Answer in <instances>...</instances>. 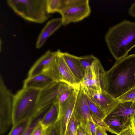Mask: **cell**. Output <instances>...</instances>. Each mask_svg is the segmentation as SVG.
<instances>
[{
	"label": "cell",
	"mask_w": 135,
	"mask_h": 135,
	"mask_svg": "<svg viewBox=\"0 0 135 135\" xmlns=\"http://www.w3.org/2000/svg\"><path fill=\"white\" fill-rule=\"evenodd\" d=\"M64 6L65 0H46V10L49 14L60 13Z\"/></svg>",
	"instance_id": "obj_23"
},
{
	"label": "cell",
	"mask_w": 135,
	"mask_h": 135,
	"mask_svg": "<svg viewBox=\"0 0 135 135\" xmlns=\"http://www.w3.org/2000/svg\"><path fill=\"white\" fill-rule=\"evenodd\" d=\"M62 25L61 18L52 19L47 22L41 30L36 41V47H41L47 38Z\"/></svg>",
	"instance_id": "obj_14"
},
{
	"label": "cell",
	"mask_w": 135,
	"mask_h": 135,
	"mask_svg": "<svg viewBox=\"0 0 135 135\" xmlns=\"http://www.w3.org/2000/svg\"><path fill=\"white\" fill-rule=\"evenodd\" d=\"M49 77L41 73L31 77H27L24 80L23 88H32L42 90L53 82Z\"/></svg>",
	"instance_id": "obj_16"
},
{
	"label": "cell",
	"mask_w": 135,
	"mask_h": 135,
	"mask_svg": "<svg viewBox=\"0 0 135 135\" xmlns=\"http://www.w3.org/2000/svg\"><path fill=\"white\" fill-rule=\"evenodd\" d=\"M62 52L60 51L56 58L61 82L65 83L74 88L80 86L65 61Z\"/></svg>",
	"instance_id": "obj_13"
},
{
	"label": "cell",
	"mask_w": 135,
	"mask_h": 135,
	"mask_svg": "<svg viewBox=\"0 0 135 135\" xmlns=\"http://www.w3.org/2000/svg\"><path fill=\"white\" fill-rule=\"evenodd\" d=\"M15 94L8 89L0 76V133H5L13 124Z\"/></svg>",
	"instance_id": "obj_5"
},
{
	"label": "cell",
	"mask_w": 135,
	"mask_h": 135,
	"mask_svg": "<svg viewBox=\"0 0 135 135\" xmlns=\"http://www.w3.org/2000/svg\"><path fill=\"white\" fill-rule=\"evenodd\" d=\"M73 88L63 82L54 81L41 90L38 98L37 112L57 103L59 98L62 93Z\"/></svg>",
	"instance_id": "obj_7"
},
{
	"label": "cell",
	"mask_w": 135,
	"mask_h": 135,
	"mask_svg": "<svg viewBox=\"0 0 135 135\" xmlns=\"http://www.w3.org/2000/svg\"><path fill=\"white\" fill-rule=\"evenodd\" d=\"M46 112L45 110H43L37 113L32 118L30 125L22 135H31L34 129L40 123Z\"/></svg>",
	"instance_id": "obj_24"
},
{
	"label": "cell",
	"mask_w": 135,
	"mask_h": 135,
	"mask_svg": "<svg viewBox=\"0 0 135 135\" xmlns=\"http://www.w3.org/2000/svg\"><path fill=\"white\" fill-rule=\"evenodd\" d=\"M117 135H134L130 124L124 128Z\"/></svg>",
	"instance_id": "obj_32"
},
{
	"label": "cell",
	"mask_w": 135,
	"mask_h": 135,
	"mask_svg": "<svg viewBox=\"0 0 135 135\" xmlns=\"http://www.w3.org/2000/svg\"><path fill=\"white\" fill-rule=\"evenodd\" d=\"M102 89L117 98L135 87V53L116 61L112 67L101 71Z\"/></svg>",
	"instance_id": "obj_1"
},
{
	"label": "cell",
	"mask_w": 135,
	"mask_h": 135,
	"mask_svg": "<svg viewBox=\"0 0 135 135\" xmlns=\"http://www.w3.org/2000/svg\"><path fill=\"white\" fill-rule=\"evenodd\" d=\"M130 125L133 134L135 135V113L132 117L131 120Z\"/></svg>",
	"instance_id": "obj_35"
},
{
	"label": "cell",
	"mask_w": 135,
	"mask_h": 135,
	"mask_svg": "<svg viewBox=\"0 0 135 135\" xmlns=\"http://www.w3.org/2000/svg\"><path fill=\"white\" fill-rule=\"evenodd\" d=\"M45 129L40 122L34 129L31 135H43Z\"/></svg>",
	"instance_id": "obj_31"
},
{
	"label": "cell",
	"mask_w": 135,
	"mask_h": 135,
	"mask_svg": "<svg viewBox=\"0 0 135 135\" xmlns=\"http://www.w3.org/2000/svg\"><path fill=\"white\" fill-rule=\"evenodd\" d=\"M41 90L22 88L15 94L13 113V124L32 118L37 112Z\"/></svg>",
	"instance_id": "obj_3"
},
{
	"label": "cell",
	"mask_w": 135,
	"mask_h": 135,
	"mask_svg": "<svg viewBox=\"0 0 135 135\" xmlns=\"http://www.w3.org/2000/svg\"><path fill=\"white\" fill-rule=\"evenodd\" d=\"M96 135H108L106 131L97 125Z\"/></svg>",
	"instance_id": "obj_33"
},
{
	"label": "cell",
	"mask_w": 135,
	"mask_h": 135,
	"mask_svg": "<svg viewBox=\"0 0 135 135\" xmlns=\"http://www.w3.org/2000/svg\"><path fill=\"white\" fill-rule=\"evenodd\" d=\"M46 0H8L7 4L24 20L37 23L47 20L50 15L46 10Z\"/></svg>",
	"instance_id": "obj_4"
},
{
	"label": "cell",
	"mask_w": 135,
	"mask_h": 135,
	"mask_svg": "<svg viewBox=\"0 0 135 135\" xmlns=\"http://www.w3.org/2000/svg\"><path fill=\"white\" fill-rule=\"evenodd\" d=\"M74 88L67 90L62 93L60 95L57 102L59 107V111L62 105L73 92Z\"/></svg>",
	"instance_id": "obj_29"
},
{
	"label": "cell",
	"mask_w": 135,
	"mask_h": 135,
	"mask_svg": "<svg viewBox=\"0 0 135 135\" xmlns=\"http://www.w3.org/2000/svg\"><path fill=\"white\" fill-rule=\"evenodd\" d=\"M135 113V103L131 102H119L106 117H118L121 120L125 127L130 124L132 117Z\"/></svg>",
	"instance_id": "obj_12"
},
{
	"label": "cell",
	"mask_w": 135,
	"mask_h": 135,
	"mask_svg": "<svg viewBox=\"0 0 135 135\" xmlns=\"http://www.w3.org/2000/svg\"><path fill=\"white\" fill-rule=\"evenodd\" d=\"M49 127L45 128L43 135H48Z\"/></svg>",
	"instance_id": "obj_37"
},
{
	"label": "cell",
	"mask_w": 135,
	"mask_h": 135,
	"mask_svg": "<svg viewBox=\"0 0 135 135\" xmlns=\"http://www.w3.org/2000/svg\"><path fill=\"white\" fill-rule=\"evenodd\" d=\"M48 135H60V126L58 121L49 127Z\"/></svg>",
	"instance_id": "obj_30"
},
{
	"label": "cell",
	"mask_w": 135,
	"mask_h": 135,
	"mask_svg": "<svg viewBox=\"0 0 135 135\" xmlns=\"http://www.w3.org/2000/svg\"><path fill=\"white\" fill-rule=\"evenodd\" d=\"M103 120L116 135L126 127H124L119 117H106Z\"/></svg>",
	"instance_id": "obj_20"
},
{
	"label": "cell",
	"mask_w": 135,
	"mask_h": 135,
	"mask_svg": "<svg viewBox=\"0 0 135 135\" xmlns=\"http://www.w3.org/2000/svg\"><path fill=\"white\" fill-rule=\"evenodd\" d=\"M119 102H131L135 103V87L117 98Z\"/></svg>",
	"instance_id": "obj_27"
},
{
	"label": "cell",
	"mask_w": 135,
	"mask_h": 135,
	"mask_svg": "<svg viewBox=\"0 0 135 135\" xmlns=\"http://www.w3.org/2000/svg\"><path fill=\"white\" fill-rule=\"evenodd\" d=\"M84 94L91 115L103 120L105 117V115L103 111L88 96L84 93Z\"/></svg>",
	"instance_id": "obj_22"
},
{
	"label": "cell",
	"mask_w": 135,
	"mask_h": 135,
	"mask_svg": "<svg viewBox=\"0 0 135 135\" xmlns=\"http://www.w3.org/2000/svg\"><path fill=\"white\" fill-rule=\"evenodd\" d=\"M62 54L66 62L80 84L83 79L85 70L81 64L79 57L67 52H62Z\"/></svg>",
	"instance_id": "obj_17"
},
{
	"label": "cell",
	"mask_w": 135,
	"mask_h": 135,
	"mask_svg": "<svg viewBox=\"0 0 135 135\" xmlns=\"http://www.w3.org/2000/svg\"><path fill=\"white\" fill-rule=\"evenodd\" d=\"M60 50L52 52L47 50L34 63L29 70L27 77H31L42 73L44 68L58 55Z\"/></svg>",
	"instance_id": "obj_15"
},
{
	"label": "cell",
	"mask_w": 135,
	"mask_h": 135,
	"mask_svg": "<svg viewBox=\"0 0 135 135\" xmlns=\"http://www.w3.org/2000/svg\"><path fill=\"white\" fill-rule=\"evenodd\" d=\"M73 114L78 124L87 135H91L90 123L93 121L84 95L80 88L74 107Z\"/></svg>",
	"instance_id": "obj_9"
},
{
	"label": "cell",
	"mask_w": 135,
	"mask_h": 135,
	"mask_svg": "<svg viewBox=\"0 0 135 135\" xmlns=\"http://www.w3.org/2000/svg\"><path fill=\"white\" fill-rule=\"evenodd\" d=\"M57 57L45 67L42 73L49 77L54 81L59 82H61V79Z\"/></svg>",
	"instance_id": "obj_19"
},
{
	"label": "cell",
	"mask_w": 135,
	"mask_h": 135,
	"mask_svg": "<svg viewBox=\"0 0 135 135\" xmlns=\"http://www.w3.org/2000/svg\"><path fill=\"white\" fill-rule=\"evenodd\" d=\"M91 115L93 122L96 125L102 127L106 131L115 134L114 132L109 128L103 120L99 119L93 115Z\"/></svg>",
	"instance_id": "obj_28"
},
{
	"label": "cell",
	"mask_w": 135,
	"mask_h": 135,
	"mask_svg": "<svg viewBox=\"0 0 135 135\" xmlns=\"http://www.w3.org/2000/svg\"><path fill=\"white\" fill-rule=\"evenodd\" d=\"M103 68L101 63L98 61L94 62L91 66L86 68L80 86L95 89H102L100 76Z\"/></svg>",
	"instance_id": "obj_11"
},
{
	"label": "cell",
	"mask_w": 135,
	"mask_h": 135,
	"mask_svg": "<svg viewBox=\"0 0 135 135\" xmlns=\"http://www.w3.org/2000/svg\"><path fill=\"white\" fill-rule=\"evenodd\" d=\"M80 86L74 88L70 95L62 105L59 111L58 121L60 135H65L67 126L73 114Z\"/></svg>",
	"instance_id": "obj_10"
},
{
	"label": "cell",
	"mask_w": 135,
	"mask_h": 135,
	"mask_svg": "<svg viewBox=\"0 0 135 135\" xmlns=\"http://www.w3.org/2000/svg\"><path fill=\"white\" fill-rule=\"evenodd\" d=\"M76 135H87L81 127L78 125L77 128Z\"/></svg>",
	"instance_id": "obj_36"
},
{
	"label": "cell",
	"mask_w": 135,
	"mask_h": 135,
	"mask_svg": "<svg viewBox=\"0 0 135 135\" xmlns=\"http://www.w3.org/2000/svg\"><path fill=\"white\" fill-rule=\"evenodd\" d=\"M78 123L72 114L68 123L65 135H76Z\"/></svg>",
	"instance_id": "obj_25"
},
{
	"label": "cell",
	"mask_w": 135,
	"mask_h": 135,
	"mask_svg": "<svg viewBox=\"0 0 135 135\" xmlns=\"http://www.w3.org/2000/svg\"><path fill=\"white\" fill-rule=\"evenodd\" d=\"M105 40L116 61L125 57L135 46V22L124 20L110 27Z\"/></svg>",
	"instance_id": "obj_2"
},
{
	"label": "cell",
	"mask_w": 135,
	"mask_h": 135,
	"mask_svg": "<svg viewBox=\"0 0 135 135\" xmlns=\"http://www.w3.org/2000/svg\"><path fill=\"white\" fill-rule=\"evenodd\" d=\"M80 87L83 93L88 96L102 109L105 117L119 102L117 98H114L102 89H95L81 86Z\"/></svg>",
	"instance_id": "obj_8"
},
{
	"label": "cell",
	"mask_w": 135,
	"mask_h": 135,
	"mask_svg": "<svg viewBox=\"0 0 135 135\" xmlns=\"http://www.w3.org/2000/svg\"><path fill=\"white\" fill-rule=\"evenodd\" d=\"M65 6L60 13L62 25L80 21L90 14L89 0H65Z\"/></svg>",
	"instance_id": "obj_6"
},
{
	"label": "cell",
	"mask_w": 135,
	"mask_h": 135,
	"mask_svg": "<svg viewBox=\"0 0 135 135\" xmlns=\"http://www.w3.org/2000/svg\"><path fill=\"white\" fill-rule=\"evenodd\" d=\"M59 107L57 103L52 104L40 122L44 128H46L54 124L57 121L59 115Z\"/></svg>",
	"instance_id": "obj_18"
},
{
	"label": "cell",
	"mask_w": 135,
	"mask_h": 135,
	"mask_svg": "<svg viewBox=\"0 0 135 135\" xmlns=\"http://www.w3.org/2000/svg\"><path fill=\"white\" fill-rule=\"evenodd\" d=\"M32 120V118L22 120L13 125L8 135H22L27 130Z\"/></svg>",
	"instance_id": "obj_21"
},
{
	"label": "cell",
	"mask_w": 135,
	"mask_h": 135,
	"mask_svg": "<svg viewBox=\"0 0 135 135\" xmlns=\"http://www.w3.org/2000/svg\"><path fill=\"white\" fill-rule=\"evenodd\" d=\"M128 13L132 16L135 17V2L129 7Z\"/></svg>",
	"instance_id": "obj_34"
},
{
	"label": "cell",
	"mask_w": 135,
	"mask_h": 135,
	"mask_svg": "<svg viewBox=\"0 0 135 135\" xmlns=\"http://www.w3.org/2000/svg\"><path fill=\"white\" fill-rule=\"evenodd\" d=\"M97 59L92 55L79 57L81 64L85 70L86 68L91 66L93 62Z\"/></svg>",
	"instance_id": "obj_26"
}]
</instances>
